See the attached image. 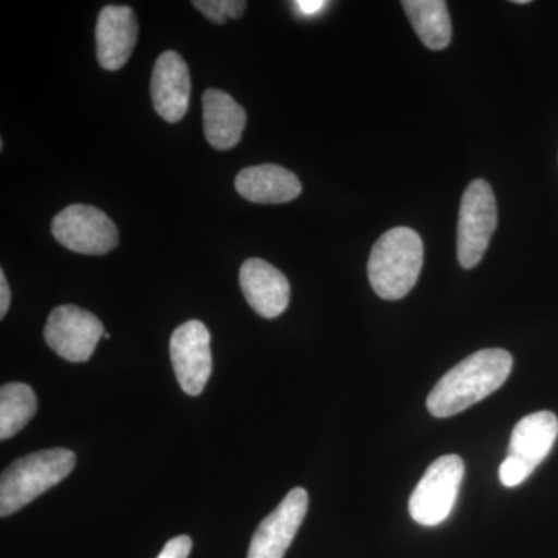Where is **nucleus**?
Wrapping results in <instances>:
<instances>
[{"instance_id":"f257e3e1","label":"nucleus","mask_w":558,"mask_h":558,"mask_svg":"<svg viewBox=\"0 0 558 558\" xmlns=\"http://www.w3.org/2000/svg\"><path fill=\"white\" fill-rule=\"evenodd\" d=\"M513 359L505 349H483L453 366L432 389L427 409L435 417H450L470 409L505 385Z\"/></svg>"},{"instance_id":"f03ea898","label":"nucleus","mask_w":558,"mask_h":558,"mask_svg":"<svg viewBox=\"0 0 558 558\" xmlns=\"http://www.w3.org/2000/svg\"><path fill=\"white\" fill-rule=\"evenodd\" d=\"M424 264V244L416 231L396 227L381 234L371 250L368 277L380 299L396 301L416 286Z\"/></svg>"},{"instance_id":"7ed1b4c3","label":"nucleus","mask_w":558,"mask_h":558,"mask_svg":"<svg viewBox=\"0 0 558 558\" xmlns=\"http://www.w3.org/2000/svg\"><path fill=\"white\" fill-rule=\"evenodd\" d=\"M75 464V453L68 449L36 451L14 461L0 481V517L5 519L31 505L69 476Z\"/></svg>"},{"instance_id":"20e7f679","label":"nucleus","mask_w":558,"mask_h":558,"mask_svg":"<svg viewBox=\"0 0 558 558\" xmlns=\"http://www.w3.org/2000/svg\"><path fill=\"white\" fill-rule=\"evenodd\" d=\"M558 436V418L550 411H538L521 418L510 436L508 458L499 468L502 486L517 487L545 461Z\"/></svg>"},{"instance_id":"39448f33","label":"nucleus","mask_w":558,"mask_h":558,"mask_svg":"<svg viewBox=\"0 0 558 558\" xmlns=\"http://www.w3.org/2000/svg\"><path fill=\"white\" fill-rule=\"evenodd\" d=\"M498 209L494 191L486 180L476 179L462 194L458 220V260L473 269L483 259L497 229Z\"/></svg>"},{"instance_id":"423d86ee","label":"nucleus","mask_w":558,"mask_h":558,"mask_svg":"<svg viewBox=\"0 0 558 558\" xmlns=\"http://www.w3.org/2000/svg\"><path fill=\"white\" fill-rule=\"evenodd\" d=\"M464 473V461L458 454L436 459L411 495V519L422 526H438L449 519Z\"/></svg>"},{"instance_id":"0eeeda50","label":"nucleus","mask_w":558,"mask_h":558,"mask_svg":"<svg viewBox=\"0 0 558 558\" xmlns=\"http://www.w3.org/2000/svg\"><path fill=\"white\" fill-rule=\"evenodd\" d=\"M54 240L81 255L100 256L119 245L116 223L101 209L90 205H69L51 222Z\"/></svg>"},{"instance_id":"6e6552de","label":"nucleus","mask_w":558,"mask_h":558,"mask_svg":"<svg viewBox=\"0 0 558 558\" xmlns=\"http://www.w3.org/2000/svg\"><path fill=\"white\" fill-rule=\"evenodd\" d=\"M105 332L100 319L89 311L65 304L51 312L44 339L60 357L81 363L92 357Z\"/></svg>"},{"instance_id":"1a4fd4ad","label":"nucleus","mask_w":558,"mask_h":558,"mask_svg":"<svg viewBox=\"0 0 558 558\" xmlns=\"http://www.w3.org/2000/svg\"><path fill=\"white\" fill-rule=\"evenodd\" d=\"M207 326L199 319L183 323L171 337L172 368L189 396H199L211 376L213 360Z\"/></svg>"},{"instance_id":"9d476101","label":"nucleus","mask_w":558,"mask_h":558,"mask_svg":"<svg viewBox=\"0 0 558 558\" xmlns=\"http://www.w3.org/2000/svg\"><path fill=\"white\" fill-rule=\"evenodd\" d=\"M310 508V497L304 488L290 490L277 509L256 529L250 543L247 558H282L292 545Z\"/></svg>"},{"instance_id":"9b49d317","label":"nucleus","mask_w":558,"mask_h":558,"mask_svg":"<svg viewBox=\"0 0 558 558\" xmlns=\"http://www.w3.org/2000/svg\"><path fill=\"white\" fill-rule=\"evenodd\" d=\"M190 95L189 65L175 51H165L154 65L150 78L154 109L168 123H178L189 112Z\"/></svg>"},{"instance_id":"f8f14e48","label":"nucleus","mask_w":558,"mask_h":558,"mask_svg":"<svg viewBox=\"0 0 558 558\" xmlns=\"http://www.w3.org/2000/svg\"><path fill=\"white\" fill-rule=\"evenodd\" d=\"M240 284L245 300L256 314L277 318L288 310L290 284L284 274L267 260L252 258L242 264Z\"/></svg>"},{"instance_id":"ddd939ff","label":"nucleus","mask_w":558,"mask_h":558,"mask_svg":"<svg viewBox=\"0 0 558 558\" xmlns=\"http://www.w3.org/2000/svg\"><path fill=\"white\" fill-rule=\"evenodd\" d=\"M138 36L134 10L124 5H108L97 21V57L102 69L116 72L130 61Z\"/></svg>"},{"instance_id":"4468645a","label":"nucleus","mask_w":558,"mask_h":558,"mask_svg":"<svg viewBox=\"0 0 558 558\" xmlns=\"http://www.w3.org/2000/svg\"><path fill=\"white\" fill-rule=\"evenodd\" d=\"M238 193L253 204H286L300 196V179L279 165H258L242 170L234 180Z\"/></svg>"},{"instance_id":"2eb2a0df","label":"nucleus","mask_w":558,"mask_h":558,"mask_svg":"<svg viewBox=\"0 0 558 558\" xmlns=\"http://www.w3.org/2000/svg\"><path fill=\"white\" fill-rule=\"evenodd\" d=\"M204 108V132L215 149L229 150L241 142L247 113L226 92L208 89L202 97Z\"/></svg>"},{"instance_id":"dca6fc26","label":"nucleus","mask_w":558,"mask_h":558,"mask_svg":"<svg viewBox=\"0 0 558 558\" xmlns=\"http://www.w3.org/2000/svg\"><path fill=\"white\" fill-rule=\"evenodd\" d=\"M402 7L418 38L428 49L442 50L449 47L451 21L444 0H407Z\"/></svg>"},{"instance_id":"f3484780","label":"nucleus","mask_w":558,"mask_h":558,"mask_svg":"<svg viewBox=\"0 0 558 558\" xmlns=\"http://www.w3.org/2000/svg\"><path fill=\"white\" fill-rule=\"evenodd\" d=\"M38 410V399L28 385L13 381L0 389V439L16 436Z\"/></svg>"},{"instance_id":"a211bd4d","label":"nucleus","mask_w":558,"mask_h":558,"mask_svg":"<svg viewBox=\"0 0 558 558\" xmlns=\"http://www.w3.org/2000/svg\"><path fill=\"white\" fill-rule=\"evenodd\" d=\"M193 5L215 24H226L227 17L240 20L247 9L244 0H194Z\"/></svg>"},{"instance_id":"6ab92c4d","label":"nucleus","mask_w":558,"mask_h":558,"mask_svg":"<svg viewBox=\"0 0 558 558\" xmlns=\"http://www.w3.org/2000/svg\"><path fill=\"white\" fill-rule=\"evenodd\" d=\"M191 548H193V539L189 535H179L165 545L157 558H189Z\"/></svg>"},{"instance_id":"aec40b11","label":"nucleus","mask_w":558,"mask_h":558,"mask_svg":"<svg viewBox=\"0 0 558 558\" xmlns=\"http://www.w3.org/2000/svg\"><path fill=\"white\" fill-rule=\"evenodd\" d=\"M11 292L9 282H7L5 271L0 270V318L5 317L9 312Z\"/></svg>"},{"instance_id":"412c9836","label":"nucleus","mask_w":558,"mask_h":558,"mask_svg":"<svg viewBox=\"0 0 558 558\" xmlns=\"http://www.w3.org/2000/svg\"><path fill=\"white\" fill-rule=\"evenodd\" d=\"M295 5L299 7L304 14H314L317 13L318 10H322L323 7L326 5V2H318V0H301V2H295Z\"/></svg>"},{"instance_id":"4be33fe9","label":"nucleus","mask_w":558,"mask_h":558,"mask_svg":"<svg viewBox=\"0 0 558 558\" xmlns=\"http://www.w3.org/2000/svg\"><path fill=\"white\" fill-rule=\"evenodd\" d=\"M105 339H108V340H109V339H110V333L105 332Z\"/></svg>"}]
</instances>
